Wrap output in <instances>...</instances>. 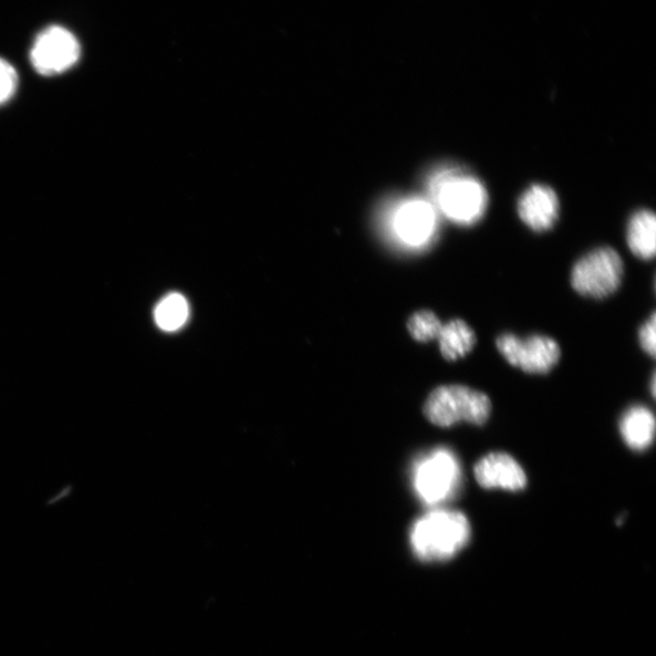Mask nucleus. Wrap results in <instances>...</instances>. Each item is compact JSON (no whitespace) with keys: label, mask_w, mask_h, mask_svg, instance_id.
<instances>
[{"label":"nucleus","mask_w":656,"mask_h":656,"mask_svg":"<svg viewBox=\"0 0 656 656\" xmlns=\"http://www.w3.org/2000/svg\"><path fill=\"white\" fill-rule=\"evenodd\" d=\"M428 192L438 212L459 226L476 225L488 208L485 184L459 167H441L433 171Z\"/></svg>","instance_id":"f257e3e1"},{"label":"nucleus","mask_w":656,"mask_h":656,"mask_svg":"<svg viewBox=\"0 0 656 656\" xmlns=\"http://www.w3.org/2000/svg\"><path fill=\"white\" fill-rule=\"evenodd\" d=\"M472 528L460 511L435 510L417 519L412 532V548L418 559L441 562L454 559L470 540Z\"/></svg>","instance_id":"f03ea898"},{"label":"nucleus","mask_w":656,"mask_h":656,"mask_svg":"<svg viewBox=\"0 0 656 656\" xmlns=\"http://www.w3.org/2000/svg\"><path fill=\"white\" fill-rule=\"evenodd\" d=\"M412 475L417 498L430 507L452 500L462 487L461 462L448 448H436L418 456Z\"/></svg>","instance_id":"7ed1b4c3"},{"label":"nucleus","mask_w":656,"mask_h":656,"mask_svg":"<svg viewBox=\"0 0 656 656\" xmlns=\"http://www.w3.org/2000/svg\"><path fill=\"white\" fill-rule=\"evenodd\" d=\"M491 410V400L486 393L459 385L436 388L424 406V414L429 423L441 428L460 423L485 426Z\"/></svg>","instance_id":"20e7f679"},{"label":"nucleus","mask_w":656,"mask_h":656,"mask_svg":"<svg viewBox=\"0 0 656 656\" xmlns=\"http://www.w3.org/2000/svg\"><path fill=\"white\" fill-rule=\"evenodd\" d=\"M623 274L621 256L611 247H602L581 258L575 264L572 284L577 293L602 300L621 288Z\"/></svg>","instance_id":"39448f33"},{"label":"nucleus","mask_w":656,"mask_h":656,"mask_svg":"<svg viewBox=\"0 0 656 656\" xmlns=\"http://www.w3.org/2000/svg\"><path fill=\"white\" fill-rule=\"evenodd\" d=\"M497 346L504 361L529 375H548L561 361V346L543 334L519 339L513 333H502Z\"/></svg>","instance_id":"423d86ee"},{"label":"nucleus","mask_w":656,"mask_h":656,"mask_svg":"<svg viewBox=\"0 0 656 656\" xmlns=\"http://www.w3.org/2000/svg\"><path fill=\"white\" fill-rule=\"evenodd\" d=\"M80 56L81 45L76 37L64 28L51 27L37 37L31 63L43 76H54L70 70Z\"/></svg>","instance_id":"0eeeda50"},{"label":"nucleus","mask_w":656,"mask_h":656,"mask_svg":"<svg viewBox=\"0 0 656 656\" xmlns=\"http://www.w3.org/2000/svg\"><path fill=\"white\" fill-rule=\"evenodd\" d=\"M394 232L412 249H424L436 240L439 230L438 210L424 198H412L395 210Z\"/></svg>","instance_id":"6e6552de"},{"label":"nucleus","mask_w":656,"mask_h":656,"mask_svg":"<svg viewBox=\"0 0 656 656\" xmlns=\"http://www.w3.org/2000/svg\"><path fill=\"white\" fill-rule=\"evenodd\" d=\"M475 477L480 488L487 490L523 491L528 486L525 470L513 456L491 452L475 466Z\"/></svg>","instance_id":"1a4fd4ad"},{"label":"nucleus","mask_w":656,"mask_h":656,"mask_svg":"<svg viewBox=\"0 0 656 656\" xmlns=\"http://www.w3.org/2000/svg\"><path fill=\"white\" fill-rule=\"evenodd\" d=\"M518 214L530 229L549 231L560 217L559 196L548 185H531L519 198Z\"/></svg>","instance_id":"9d476101"},{"label":"nucleus","mask_w":656,"mask_h":656,"mask_svg":"<svg viewBox=\"0 0 656 656\" xmlns=\"http://www.w3.org/2000/svg\"><path fill=\"white\" fill-rule=\"evenodd\" d=\"M621 435L631 450L643 452L649 449L655 438V417L648 407H629L618 424Z\"/></svg>","instance_id":"9b49d317"},{"label":"nucleus","mask_w":656,"mask_h":656,"mask_svg":"<svg viewBox=\"0 0 656 656\" xmlns=\"http://www.w3.org/2000/svg\"><path fill=\"white\" fill-rule=\"evenodd\" d=\"M438 341L445 361L454 363L473 351L477 336L466 321L455 319L442 325Z\"/></svg>","instance_id":"f8f14e48"},{"label":"nucleus","mask_w":656,"mask_h":656,"mask_svg":"<svg viewBox=\"0 0 656 656\" xmlns=\"http://www.w3.org/2000/svg\"><path fill=\"white\" fill-rule=\"evenodd\" d=\"M627 243L633 253L645 261L656 251V218L649 209H641L631 217L627 227Z\"/></svg>","instance_id":"ddd939ff"},{"label":"nucleus","mask_w":656,"mask_h":656,"mask_svg":"<svg viewBox=\"0 0 656 656\" xmlns=\"http://www.w3.org/2000/svg\"><path fill=\"white\" fill-rule=\"evenodd\" d=\"M189 319L188 301L179 293H170L155 309L157 326L165 332L180 330Z\"/></svg>","instance_id":"4468645a"},{"label":"nucleus","mask_w":656,"mask_h":656,"mask_svg":"<svg viewBox=\"0 0 656 656\" xmlns=\"http://www.w3.org/2000/svg\"><path fill=\"white\" fill-rule=\"evenodd\" d=\"M441 329L442 324L439 317L429 311L417 312L407 321L408 332L414 340L420 343L438 340Z\"/></svg>","instance_id":"2eb2a0df"},{"label":"nucleus","mask_w":656,"mask_h":656,"mask_svg":"<svg viewBox=\"0 0 656 656\" xmlns=\"http://www.w3.org/2000/svg\"><path fill=\"white\" fill-rule=\"evenodd\" d=\"M18 88V73L6 60L0 59V105L14 96Z\"/></svg>","instance_id":"dca6fc26"},{"label":"nucleus","mask_w":656,"mask_h":656,"mask_svg":"<svg viewBox=\"0 0 656 656\" xmlns=\"http://www.w3.org/2000/svg\"><path fill=\"white\" fill-rule=\"evenodd\" d=\"M656 315L652 314L648 321L639 330L638 340L642 350L645 351L649 356L655 357V329H656Z\"/></svg>","instance_id":"f3484780"},{"label":"nucleus","mask_w":656,"mask_h":656,"mask_svg":"<svg viewBox=\"0 0 656 656\" xmlns=\"http://www.w3.org/2000/svg\"><path fill=\"white\" fill-rule=\"evenodd\" d=\"M652 394L655 396V376L652 378Z\"/></svg>","instance_id":"a211bd4d"}]
</instances>
